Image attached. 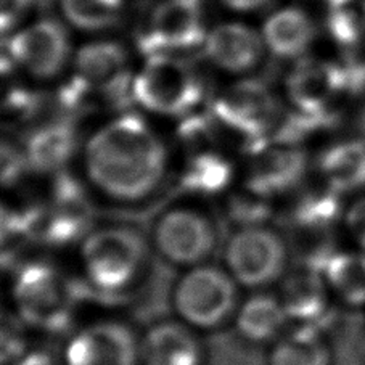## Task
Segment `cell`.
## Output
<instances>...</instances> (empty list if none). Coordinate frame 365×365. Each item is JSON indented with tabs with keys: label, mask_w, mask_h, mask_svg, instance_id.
Wrapping results in <instances>:
<instances>
[{
	"label": "cell",
	"mask_w": 365,
	"mask_h": 365,
	"mask_svg": "<svg viewBox=\"0 0 365 365\" xmlns=\"http://www.w3.org/2000/svg\"><path fill=\"white\" fill-rule=\"evenodd\" d=\"M174 168L163 138L142 118L124 115L87 138L81 179L92 197L118 207H138L171 185Z\"/></svg>",
	"instance_id": "obj_1"
},
{
	"label": "cell",
	"mask_w": 365,
	"mask_h": 365,
	"mask_svg": "<svg viewBox=\"0 0 365 365\" xmlns=\"http://www.w3.org/2000/svg\"><path fill=\"white\" fill-rule=\"evenodd\" d=\"M155 259L147 230L132 222L91 225L74 248V270L100 297H124L142 285Z\"/></svg>",
	"instance_id": "obj_2"
},
{
	"label": "cell",
	"mask_w": 365,
	"mask_h": 365,
	"mask_svg": "<svg viewBox=\"0 0 365 365\" xmlns=\"http://www.w3.org/2000/svg\"><path fill=\"white\" fill-rule=\"evenodd\" d=\"M76 283L65 269L47 257H31L15 267L10 279V309L29 331L61 333L65 336L78 322Z\"/></svg>",
	"instance_id": "obj_3"
},
{
	"label": "cell",
	"mask_w": 365,
	"mask_h": 365,
	"mask_svg": "<svg viewBox=\"0 0 365 365\" xmlns=\"http://www.w3.org/2000/svg\"><path fill=\"white\" fill-rule=\"evenodd\" d=\"M147 234L155 259L175 270L214 261L224 240L219 221L206 203L185 197L163 207Z\"/></svg>",
	"instance_id": "obj_4"
},
{
	"label": "cell",
	"mask_w": 365,
	"mask_h": 365,
	"mask_svg": "<svg viewBox=\"0 0 365 365\" xmlns=\"http://www.w3.org/2000/svg\"><path fill=\"white\" fill-rule=\"evenodd\" d=\"M243 293L221 262L210 261L178 270L168 303L173 317L207 336L230 329Z\"/></svg>",
	"instance_id": "obj_5"
},
{
	"label": "cell",
	"mask_w": 365,
	"mask_h": 365,
	"mask_svg": "<svg viewBox=\"0 0 365 365\" xmlns=\"http://www.w3.org/2000/svg\"><path fill=\"white\" fill-rule=\"evenodd\" d=\"M219 255V262L245 293L275 289L293 267L288 237L270 222L232 227Z\"/></svg>",
	"instance_id": "obj_6"
},
{
	"label": "cell",
	"mask_w": 365,
	"mask_h": 365,
	"mask_svg": "<svg viewBox=\"0 0 365 365\" xmlns=\"http://www.w3.org/2000/svg\"><path fill=\"white\" fill-rule=\"evenodd\" d=\"M63 365H140V329L116 314L81 320L61 338Z\"/></svg>",
	"instance_id": "obj_7"
},
{
	"label": "cell",
	"mask_w": 365,
	"mask_h": 365,
	"mask_svg": "<svg viewBox=\"0 0 365 365\" xmlns=\"http://www.w3.org/2000/svg\"><path fill=\"white\" fill-rule=\"evenodd\" d=\"M134 98L158 115L179 116L200 102L201 83L185 61L168 53H153L132 86Z\"/></svg>",
	"instance_id": "obj_8"
},
{
	"label": "cell",
	"mask_w": 365,
	"mask_h": 365,
	"mask_svg": "<svg viewBox=\"0 0 365 365\" xmlns=\"http://www.w3.org/2000/svg\"><path fill=\"white\" fill-rule=\"evenodd\" d=\"M289 103L299 115L329 121L333 110L346 92L341 63L317 58H301L287 78Z\"/></svg>",
	"instance_id": "obj_9"
},
{
	"label": "cell",
	"mask_w": 365,
	"mask_h": 365,
	"mask_svg": "<svg viewBox=\"0 0 365 365\" xmlns=\"http://www.w3.org/2000/svg\"><path fill=\"white\" fill-rule=\"evenodd\" d=\"M221 121L250 138H264L282 123L277 98L259 81H243L229 87L214 103Z\"/></svg>",
	"instance_id": "obj_10"
},
{
	"label": "cell",
	"mask_w": 365,
	"mask_h": 365,
	"mask_svg": "<svg viewBox=\"0 0 365 365\" xmlns=\"http://www.w3.org/2000/svg\"><path fill=\"white\" fill-rule=\"evenodd\" d=\"M203 333L173 316L155 319L140 329V365H210Z\"/></svg>",
	"instance_id": "obj_11"
},
{
	"label": "cell",
	"mask_w": 365,
	"mask_h": 365,
	"mask_svg": "<svg viewBox=\"0 0 365 365\" xmlns=\"http://www.w3.org/2000/svg\"><path fill=\"white\" fill-rule=\"evenodd\" d=\"M205 37L198 0H165L150 16L140 46L148 55L168 53L198 46Z\"/></svg>",
	"instance_id": "obj_12"
},
{
	"label": "cell",
	"mask_w": 365,
	"mask_h": 365,
	"mask_svg": "<svg viewBox=\"0 0 365 365\" xmlns=\"http://www.w3.org/2000/svg\"><path fill=\"white\" fill-rule=\"evenodd\" d=\"M275 292L287 312L289 325L324 327L325 320L336 307L322 274L311 262L289 269Z\"/></svg>",
	"instance_id": "obj_13"
},
{
	"label": "cell",
	"mask_w": 365,
	"mask_h": 365,
	"mask_svg": "<svg viewBox=\"0 0 365 365\" xmlns=\"http://www.w3.org/2000/svg\"><path fill=\"white\" fill-rule=\"evenodd\" d=\"M11 58L37 78H53L65 68L69 39L53 20H41L16 33L9 42Z\"/></svg>",
	"instance_id": "obj_14"
},
{
	"label": "cell",
	"mask_w": 365,
	"mask_h": 365,
	"mask_svg": "<svg viewBox=\"0 0 365 365\" xmlns=\"http://www.w3.org/2000/svg\"><path fill=\"white\" fill-rule=\"evenodd\" d=\"M312 173L346 200L365 192V138L356 134L329 143L312 158Z\"/></svg>",
	"instance_id": "obj_15"
},
{
	"label": "cell",
	"mask_w": 365,
	"mask_h": 365,
	"mask_svg": "<svg viewBox=\"0 0 365 365\" xmlns=\"http://www.w3.org/2000/svg\"><path fill=\"white\" fill-rule=\"evenodd\" d=\"M289 327L275 289L243 293L230 329L243 344L266 349Z\"/></svg>",
	"instance_id": "obj_16"
},
{
	"label": "cell",
	"mask_w": 365,
	"mask_h": 365,
	"mask_svg": "<svg viewBox=\"0 0 365 365\" xmlns=\"http://www.w3.org/2000/svg\"><path fill=\"white\" fill-rule=\"evenodd\" d=\"M314 266L322 274L336 307L365 314V253L343 245L325 251Z\"/></svg>",
	"instance_id": "obj_17"
},
{
	"label": "cell",
	"mask_w": 365,
	"mask_h": 365,
	"mask_svg": "<svg viewBox=\"0 0 365 365\" xmlns=\"http://www.w3.org/2000/svg\"><path fill=\"white\" fill-rule=\"evenodd\" d=\"M79 86L84 91L103 93L111 98L128 91V53L115 42H96L83 47L76 55Z\"/></svg>",
	"instance_id": "obj_18"
},
{
	"label": "cell",
	"mask_w": 365,
	"mask_h": 365,
	"mask_svg": "<svg viewBox=\"0 0 365 365\" xmlns=\"http://www.w3.org/2000/svg\"><path fill=\"white\" fill-rule=\"evenodd\" d=\"M289 222L299 235L314 238L336 234L341 237V221L346 198L314 180L304 184L292 198Z\"/></svg>",
	"instance_id": "obj_19"
},
{
	"label": "cell",
	"mask_w": 365,
	"mask_h": 365,
	"mask_svg": "<svg viewBox=\"0 0 365 365\" xmlns=\"http://www.w3.org/2000/svg\"><path fill=\"white\" fill-rule=\"evenodd\" d=\"M264 352V365H336L335 343L325 327L289 325Z\"/></svg>",
	"instance_id": "obj_20"
},
{
	"label": "cell",
	"mask_w": 365,
	"mask_h": 365,
	"mask_svg": "<svg viewBox=\"0 0 365 365\" xmlns=\"http://www.w3.org/2000/svg\"><path fill=\"white\" fill-rule=\"evenodd\" d=\"M262 39L253 29L240 23L214 28L205 37V52L214 65L232 73L255 68L262 58Z\"/></svg>",
	"instance_id": "obj_21"
},
{
	"label": "cell",
	"mask_w": 365,
	"mask_h": 365,
	"mask_svg": "<svg viewBox=\"0 0 365 365\" xmlns=\"http://www.w3.org/2000/svg\"><path fill=\"white\" fill-rule=\"evenodd\" d=\"M235 171L232 163L219 153H200L187 161L179 173L178 185L185 198L224 200L235 187Z\"/></svg>",
	"instance_id": "obj_22"
},
{
	"label": "cell",
	"mask_w": 365,
	"mask_h": 365,
	"mask_svg": "<svg viewBox=\"0 0 365 365\" xmlns=\"http://www.w3.org/2000/svg\"><path fill=\"white\" fill-rule=\"evenodd\" d=\"M317 37V24L306 10L287 7L264 24L262 41L280 58H303Z\"/></svg>",
	"instance_id": "obj_23"
},
{
	"label": "cell",
	"mask_w": 365,
	"mask_h": 365,
	"mask_svg": "<svg viewBox=\"0 0 365 365\" xmlns=\"http://www.w3.org/2000/svg\"><path fill=\"white\" fill-rule=\"evenodd\" d=\"M78 134L66 121L50 123L28 138L24 155L28 165L39 169L60 168L76 153Z\"/></svg>",
	"instance_id": "obj_24"
},
{
	"label": "cell",
	"mask_w": 365,
	"mask_h": 365,
	"mask_svg": "<svg viewBox=\"0 0 365 365\" xmlns=\"http://www.w3.org/2000/svg\"><path fill=\"white\" fill-rule=\"evenodd\" d=\"M325 26L333 42L354 48L365 36L364 0H329Z\"/></svg>",
	"instance_id": "obj_25"
},
{
	"label": "cell",
	"mask_w": 365,
	"mask_h": 365,
	"mask_svg": "<svg viewBox=\"0 0 365 365\" xmlns=\"http://www.w3.org/2000/svg\"><path fill=\"white\" fill-rule=\"evenodd\" d=\"M31 335L14 311L0 309V365H14L26 354L33 348Z\"/></svg>",
	"instance_id": "obj_26"
},
{
	"label": "cell",
	"mask_w": 365,
	"mask_h": 365,
	"mask_svg": "<svg viewBox=\"0 0 365 365\" xmlns=\"http://www.w3.org/2000/svg\"><path fill=\"white\" fill-rule=\"evenodd\" d=\"M61 10L73 26L86 31L108 28L118 20V14L106 9L100 0H61Z\"/></svg>",
	"instance_id": "obj_27"
},
{
	"label": "cell",
	"mask_w": 365,
	"mask_h": 365,
	"mask_svg": "<svg viewBox=\"0 0 365 365\" xmlns=\"http://www.w3.org/2000/svg\"><path fill=\"white\" fill-rule=\"evenodd\" d=\"M341 238L346 247L365 253V192L346 200Z\"/></svg>",
	"instance_id": "obj_28"
},
{
	"label": "cell",
	"mask_w": 365,
	"mask_h": 365,
	"mask_svg": "<svg viewBox=\"0 0 365 365\" xmlns=\"http://www.w3.org/2000/svg\"><path fill=\"white\" fill-rule=\"evenodd\" d=\"M24 165H28L24 150L0 142V184L14 179L18 173H21Z\"/></svg>",
	"instance_id": "obj_29"
},
{
	"label": "cell",
	"mask_w": 365,
	"mask_h": 365,
	"mask_svg": "<svg viewBox=\"0 0 365 365\" xmlns=\"http://www.w3.org/2000/svg\"><path fill=\"white\" fill-rule=\"evenodd\" d=\"M33 5V0H0V34L15 26Z\"/></svg>",
	"instance_id": "obj_30"
},
{
	"label": "cell",
	"mask_w": 365,
	"mask_h": 365,
	"mask_svg": "<svg viewBox=\"0 0 365 365\" xmlns=\"http://www.w3.org/2000/svg\"><path fill=\"white\" fill-rule=\"evenodd\" d=\"M14 365H63L58 352L33 346L26 354L21 356Z\"/></svg>",
	"instance_id": "obj_31"
},
{
	"label": "cell",
	"mask_w": 365,
	"mask_h": 365,
	"mask_svg": "<svg viewBox=\"0 0 365 365\" xmlns=\"http://www.w3.org/2000/svg\"><path fill=\"white\" fill-rule=\"evenodd\" d=\"M222 2L227 5V7L234 10H255L259 9L267 0H222Z\"/></svg>",
	"instance_id": "obj_32"
},
{
	"label": "cell",
	"mask_w": 365,
	"mask_h": 365,
	"mask_svg": "<svg viewBox=\"0 0 365 365\" xmlns=\"http://www.w3.org/2000/svg\"><path fill=\"white\" fill-rule=\"evenodd\" d=\"M356 134L359 137L365 138V105L362 106L361 110L357 113V118H356Z\"/></svg>",
	"instance_id": "obj_33"
},
{
	"label": "cell",
	"mask_w": 365,
	"mask_h": 365,
	"mask_svg": "<svg viewBox=\"0 0 365 365\" xmlns=\"http://www.w3.org/2000/svg\"><path fill=\"white\" fill-rule=\"evenodd\" d=\"M364 9H365V0H364Z\"/></svg>",
	"instance_id": "obj_34"
},
{
	"label": "cell",
	"mask_w": 365,
	"mask_h": 365,
	"mask_svg": "<svg viewBox=\"0 0 365 365\" xmlns=\"http://www.w3.org/2000/svg\"><path fill=\"white\" fill-rule=\"evenodd\" d=\"M364 316H365V314H364Z\"/></svg>",
	"instance_id": "obj_35"
}]
</instances>
